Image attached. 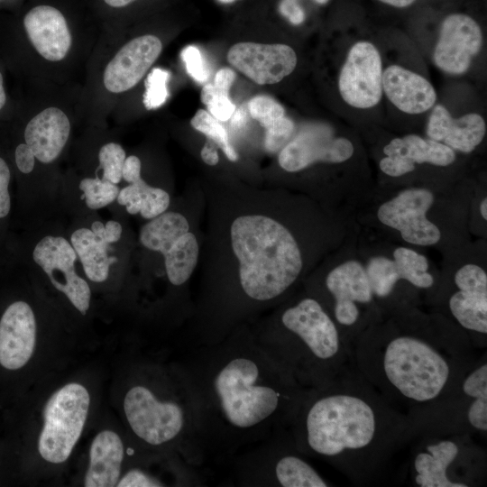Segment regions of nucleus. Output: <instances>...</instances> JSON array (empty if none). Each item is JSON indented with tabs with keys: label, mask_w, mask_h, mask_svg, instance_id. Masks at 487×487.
<instances>
[{
	"label": "nucleus",
	"mask_w": 487,
	"mask_h": 487,
	"mask_svg": "<svg viewBox=\"0 0 487 487\" xmlns=\"http://www.w3.org/2000/svg\"><path fill=\"white\" fill-rule=\"evenodd\" d=\"M456 290L447 299V308L456 326L477 349L486 347L487 274L476 264H465L454 276Z\"/></svg>",
	"instance_id": "9b49d317"
},
{
	"label": "nucleus",
	"mask_w": 487,
	"mask_h": 487,
	"mask_svg": "<svg viewBox=\"0 0 487 487\" xmlns=\"http://www.w3.org/2000/svg\"><path fill=\"white\" fill-rule=\"evenodd\" d=\"M353 153L354 145L348 139L335 137L324 125H311L284 145L278 161L283 170L294 172L316 161L343 162Z\"/></svg>",
	"instance_id": "dca6fc26"
},
{
	"label": "nucleus",
	"mask_w": 487,
	"mask_h": 487,
	"mask_svg": "<svg viewBox=\"0 0 487 487\" xmlns=\"http://www.w3.org/2000/svg\"><path fill=\"white\" fill-rule=\"evenodd\" d=\"M35 156L32 150L26 143L19 144L15 149V162L23 173H30L34 168Z\"/></svg>",
	"instance_id": "de8ad7c7"
},
{
	"label": "nucleus",
	"mask_w": 487,
	"mask_h": 487,
	"mask_svg": "<svg viewBox=\"0 0 487 487\" xmlns=\"http://www.w3.org/2000/svg\"><path fill=\"white\" fill-rule=\"evenodd\" d=\"M70 124L66 114L57 107H48L27 124L24 130L25 143L42 163L56 160L69 136Z\"/></svg>",
	"instance_id": "5701e85b"
},
{
	"label": "nucleus",
	"mask_w": 487,
	"mask_h": 487,
	"mask_svg": "<svg viewBox=\"0 0 487 487\" xmlns=\"http://www.w3.org/2000/svg\"><path fill=\"white\" fill-rule=\"evenodd\" d=\"M234 79V71L229 68H224L216 72L214 79V84L220 87L230 90V87L233 85Z\"/></svg>",
	"instance_id": "8fccbe9b"
},
{
	"label": "nucleus",
	"mask_w": 487,
	"mask_h": 487,
	"mask_svg": "<svg viewBox=\"0 0 487 487\" xmlns=\"http://www.w3.org/2000/svg\"><path fill=\"white\" fill-rule=\"evenodd\" d=\"M315 2H317V4L319 5H325L326 4L329 0H314Z\"/></svg>",
	"instance_id": "13d9d810"
},
{
	"label": "nucleus",
	"mask_w": 487,
	"mask_h": 487,
	"mask_svg": "<svg viewBox=\"0 0 487 487\" xmlns=\"http://www.w3.org/2000/svg\"><path fill=\"white\" fill-rule=\"evenodd\" d=\"M252 464H247L243 477L246 482L280 487H326V480L303 458L289 435L285 443L252 454Z\"/></svg>",
	"instance_id": "9d476101"
},
{
	"label": "nucleus",
	"mask_w": 487,
	"mask_h": 487,
	"mask_svg": "<svg viewBox=\"0 0 487 487\" xmlns=\"http://www.w3.org/2000/svg\"><path fill=\"white\" fill-rule=\"evenodd\" d=\"M253 338L306 391L326 386L353 365L350 346L312 297L287 307L275 328Z\"/></svg>",
	"instance_id": "20e7f679"
},
{
	"label": "nucleus",
	"mask_w": 487,
	"mask_h": 487,
	"mask_svg": "<svg viewBox=\"0 0 487 487\" xmlns=\"http://www.w3.org/2000/svg\"><path fill=\"white\" fill-rule=\"evenodd\" d=\"M381 170L391 177H400L412 171L415 165L406 161L405 159L386 156L380 161Z\"/></svg>",
	"instance_id": "37998d69"
},
{
	"label": "nucleus",
	"mask_w": 487,
	"mask_h": 487,
	"mask_svg": "<svg viewBox=\"0 0 487 487\" xmlns=\"http://www.w3.org/2000/svg\"><path fill=\"white\" fill-rule=\"evenodd\" d=\"M181 59L185 64L188 75L198 82H205L209 78L201 51L193 45L187 46L181 51Z\"/></svg>",
	"instance_id": "ea45409f"
},
{
	"label": "nucleus",
	"mask_w": 487,
	"mask_h": 487,
	"mask_svg": "<svg viewBox=\"0 0 487 487\" xmlns=\"http://www.w3.org/2000/svg\"><path fill=\"white\" fill-rule=\"evenodd\" d=\"M90 405L85 386L68 383L56 391L43 409V425L38 439L40 455L51 464L69 459L81 436Z\"/></svg>",
	"instance_id": "6e6552de"
},
{
	"label": "nucleus",
	"mask_w": 487,
	"mask_h": 487,
	"mask_svg": "<svg viewBox=\"0 0 487 487\" xmlns=\"http://www.w3.org/2000/svg\"><path fill=\"white\" fill-rule=\"evenodd\" d=\"M90 230L96 237L108 244L119 241L122 234V226L115 220H109L105 225L100 221H95L91 225Z\"/></svg>",
	"instance_id": "c03bdc74"
},
{
	"label": "nucleus",
	"mask_w": 487,
	"mask_h": 487,
	"mask_svg": "<svg viewBox=\"0 0 487 487\" xmlns=\"http://www.w3.org/2000/svg\"><path fill=\"white\" fill-rule=\"evenodd\" d=\"M123 407L131 430L145 444L160 447L186 440L202 455L201 418L195 393L182 400L161 399L150 387L136 384L125 393Z\"/></svg>",
	"instance_id": "0eeeda50"
},
{
	"label": "nucleus",
	"mask_w": 487,
	"mask_h": 487,
	"mask_svg": "<svg viewBox=\"0 0 487 487\" xmlns=\"http://www.w3.org/2000/svg\"><path fill=\"white\" fill-rule=\"evenodd\" d=\"M106 4L112 7H123L135 0H104Z\"/></svg>",
	"instance_id": "5fc2aeb1"
},
{
	"label": "nucleus",
	"mask_w": 487,
	"mask_h": 487,
	"mask_svg": "<svg viewBox=\"0 0 487 487\" xmlns=\"http://www.w3.org/2000/svg\"><path fill=\"white\" fill-rule=\"evenodd\" d=\"M468 433L417 435L409 473L418 487H469L485 478L486 454ZM412 439V440H413Z\"/></svg>",
	"instance_id": "423d86ee"
},
{
	"label": "nucleus",
	"mask_w": 487,
	"mask_h": 487,
	"mask_svg": "<svg viewBox=\"0 0 487 487\" xmlns=\"http://www.w3.org/2000/svg\"><path fill=\"white\" fill-rule=\"evenodd\" d=\"M325 287L331 299V310L327 313L352 348L369 325L361 306H370L375 297L366 270L357 261L345 262L328 272Z\"/></svg>",
	"instance_id": "1a4fd4ad"
},
{
	"label": "nucleus",
	"mask_w": 487,
	"mask_h": 487,
	"mask_svg": "<svg viewBox=\"0 0 487 487\" xmlns=\"http://www.w3.org/2000/svg\"><path fill=\"white\" fill-rule=\"evenodd\" d=\"M191 364L204 447L230 449L289 429L308 391L254 340L207 345Z\"/></svg>",
	"instance_id": "f03ea898"
},
{
	"label": "nucleus",
	"mask_w": 487,
	"mask_h": 487,
	"mask_svg": "<svg viewBox=\"0 0 487 487\" xmlns=\"http://www.w3.org/2000/svg\"><path fill=\"white\" fill-rule=\"evenodd\" d=\"M433 202V193L427 188L405 189L381 205L377 216L381 224L398 230L404 241L432 245L441 237L439 228L427 218Z\"/></svg>",
	"instance_id": "f8f14e48"
},
{
	"label": "nucleus",
	"mask_w": 487,
	"mask_h": 487,
	"mask_svg": "<svg viewBox=\"0 0 487 487\" xmlns=\"http://www.w3.org/2000/svg\"><path fill=\"white\" fill-rule=\"evenodd\" d=\"M289 433L299 453L328 463L357 484L380 476L416 436L410 419L354 364L326 386L306 392Z\"/></svg>",
	"instance_id": "7ed1b4c3"
},
{
	"label": "nucleus",
	"mask_w": 487,
	"mask_h": 487,
	"mask_svg": "<svg viewBox=\"0 0 487 487\" xmlns=\"http://www.w3.org/2000/svg\"><path fill=\"white\" fill-rule=\"evenodd\" d=\"M486 133L484 119L476 113L453 118L442 105L433 107L427 125L429 139L443 142L453 150L464 153L473 152L483 140Z\"/></svg>",
	"instance_id": "4be33fe9"
},
{
	"label": "nucleus",
	"mask_w": 487,
	"mask_h": 487,
	"mask_svg": "<svg viewBox=\"0 0 487 487\" xmlns=\"http://www.w3.org/2000/svg\"><path fill=\"white\" fill-rule=\"evenodd\" d=\"M218 1L221 2V3H224V4H230V3H233V2H234L236 0H218Z\"/></svg>",
	"instance_id": "bf43d9fd"
},
{
	"label": "nucleus",
	"mask_w": 487,
	"mask_h": 487,
	"mask_svg": "<svg viewBox=\"0 0 487 487\" xmlns=\"http://www.w3.org/2000/svg\"><path fill=\"white\" fill-rule=\"evenodd\" d=\"M188 229V220L181 214L164 212L141 228L139 238L144 247L164 255Z\"/></svg>",
	"instance_id": "cd10ccee"
},
{
	"label": "nucleus",
	"mask_w": 487,
	"mask_h": 487,
	"mask_svg": "<svg viewBox=\"0 0 487 487\" xmlns=\"http://www.w3.org/2000/svg\"><path fill=\"white\" fill-rule=\"evenodd\" d=\"M166 273L175 286L185 283L191 276L198 258V244L189 231L181 235L163 255Z\"/></svg>",
	"instance_id": "c85d7f7f"
},
{
	"label": "nucleus",
	"mask_w": 487,
	"mask_h": 487,
	"mask_svg": "<svg viewBox=\"0 0 487 487\" xmlns=\"http://www.w3.org/2000/svg\"><path fill=\"white\" fill-rule=\"evenodd\" d=\"M190 124L194 129L212 140L224 152L228 160L232 161L238 160V154L230 143L225 128L211 114L200 109L192 117Z\"/></svg>",
	"instance_id": "2f4dec72"
},
{
	"label": "nucleus",
	"mask_w": 487,
	"mask_h": 487,
	"mask_svg": "<svg viewBox=\"0 0 487 487\" xmlns=\"http://www.w3.org/2000/svg\"><path fill=\"white\" fill-rule=\"evenodd\" d=\"M279 11L294 25L301 24L305 20V12L296 0H282Z\"/></svg>",
	"instance_id": "49530a36"
},
{
	"label": "nucleus",
	"mask_w": 487,
	"mask_h": 487,
	"mask_svg": "<svg viewBox=\"0 0 487 487\" xmlns=\"http://www.w3.org/2000/svg\"><path fill=\"white\" fill-rule=\"evenodd\" d=\"M123 179L132 184L139 179L141 177V161L138 157L131 155L124 161L123 172Z\"/></svg>",
	"instance_id": "09e8293b"
},
{
	"label": "nucleus",
	"mask_w": 487,
	"mask_h": 487,
	"mask_svg": "<svg viewBox=\"0 0 487 487\" xmlns=\"http://www.w3.org/2000/svg\"><path fill=\"white\" fill-rule=\"evenodd\" d=\"M10 170L6 162L0 158V218L6 216L10 211L11 201L8 191Z\"/></svg>",
	"instance_id": "a18cd8bd"
},
{
	"label": "nucleus",
	"mask_w": 487,
	"mask_h": 487,
	"mask_svg": "<svg viewBox=\"0 0 487 487\" xmlns=\"http://www.w3.org/2000/svg\"><path fill=\"white\" fill-rule=\"evenodd\" d=\"M161 50V40L151 34L127 42L105 69L106 88L112 93H122L133 87L158 59Z\"/></svg>",
	"instance_id": "a211bd4d"
},
{
	"label": "nucleus",
	"mask_w": 487,
	"mask_h": 487,
	"mask_svg": "<svg viewBox=\"0 0 487 487\" xmlns=\"http://www.w3.org/2000/svg\"><path fill=\"white\" fill-rule=\"evenodd\" d=\"M398 275L400 280L418 289H429L434 285L433 276L427 272V258L407 247H399L393 253Z\"/></svg>",
	"instance_id": "c756f323"
},
{
	"label": "nucleus",
	"mask_w": 487,
	"mask_h": 487,
	"mask_svg": "<svg viewBox=\"0 0 487 487\" xmlns=\"http://www.w3.org/2000/svg\"><path fill=\"white\" fill-rule=\"evenodd\" d=\"M6 101V96L3 86V76L0 72V109L3 108Z\"/></svg>",
	"instance_id": "6e6d98bb"
},
{
	"label": "nucleus",
	"mask_w": 487,
	"mask_h": 487,
	"mask_svg": "<svg viewBox=\"0 0 487 487\" xmlns=\"http://www.w3.org/2000/svg\"><path fill=\"white\" fill-rule=\"evenodd\" d=\"M214 143L215 142L212 140L207 138L200 152V156L203 161L211 166L216 165L218 162V154Z\"/></svg>",
	"instance_id": "3c124183"
},
{
	"label": "nucleus",
	"mask_w": 487,
	"mask_h": 487,
	"mask_svg": "<svg viewBox=\"0 0 487 487\" xmlns=\"http://www.w3.org/2000/svg\"><path fill=\"white\" fill-rule=\"evenodd\" d=\"M86 205L90 209H99L114 202L118 196L116 184L98 178H85L79 183Z\"/></svg>",
	"instance_id": "473e14b6"
},
{
	"label": "nucleus",
	"mask_w": 487,
	"mask_h": 487,
	"mask_svg": "<svg viewBox=\"0 0 487 487\" xmlns=\"http://www.w3.org/2000/svg\"><path fill=\"white\" fill-rule=\"evenodd\" d=\"M381 58L370 41L354 43L348 51L339 78V93L345 103L355 108L376 106L381 97Z\"/></svg>",
	"instance_id": "ddd939ff"
},
{
	"label": "nucleus",
	"mask_w": 487,
	"mask_h": 487,
	"mask_svg": "<svg viewBox=\"0 0 487 487\" xmlns=\"http://www.w3.org/2000/svg\"><path fill=\"white\" fill-rule=\"evenodd\" d=\"M384 4L395 6V7H406L412 5L415 0H379Z\"/></svg>",
	"instance_id": "864d4df0"
},
{
	"label": "nucleus",
	"mask_w": 487,
	"mask_h": 487,
	"mask_svg": "<svg viewBox=\"0 0 487 487\" xmlns=\"http://www.w3.org/2000/svg\"><path fill=\"white\" fill-rule=\"evenodd\" d=\"M351 350L355 369L410 419L416 436L439 420L481 358L455 324L407 307L386 319L378 311Z\"/></svg>",
	"instance_id": "f257e3e1"
},
{
	"label": "nucleus",
	"mask_w": 487,
	"mask_h": 487,
	"mask_svg": "<svg viewBox=\"0 0 487 487\" xmlns=\"http://www.w3.org/2000/svg\"><path fill=\"white\" fill-rule=\"evenodd\" d=\"M365 270L374 296L380 299L390 297L400 281L394 260L382 256L373 257Z\"/></svg>",
	"instance_id": "7c9ffc66"
},
{
	"label": "nucleus",
	"mask_w": 487,
	"mask_h": 487,
	"mask_svg": "<svg viewBox=\"0 0 487 487\" xmlns=\"http://www.w3.org/2000/svg\"><path fill=\"white\" fill-rule=\"evenodd\" d=\"M117 202L121 206H125L126 210L131 215L140 213L142 207L141 189L137 184H130L119 190Z\"/></svg>",
	"instance_id": "79ce46f5"
},
{
	"label": "nucleus",
	"mask_w": 487,
	"mask_h": 487,
	"mask_svg": "<svg viewBox=\"0 0 487 487\" xmlns=\"http://www.w3.org/2000/svg\"><path fill=\"white\" fill-rule=\"evenodd\" d=\"M232 247L239 261V280L244 294L270 301L291 287L302 270V256L291 233L262 215L237 217L231 225Z\"/></svg>",
	"instance_id": "39448f33"
},
{
	"label": "nucleus",
	"mask_w": 487,
	"mask_h": 487,
	"mask_svg": "<svg viewBox=\"0 0 487 487\" xmlns=\"http://www.w3.org/2000/svg\"><path fill=\"white\" fill-rule=\"evenodd\" d=\"M232 119V124L234 128H241L243 125H244V123L246 121V115L244 110L242 109L238 110L237 112L234 111Z\"/></svg>",
	"instance_id": "603ef678"
},
{
	"label": "nucleus",
	"mask_w": 487,
	"mask_h": 487,
	"mask_svg": "<svg viewBox=\"0 0 487 487\" xmlns=\"http://www.w3.org/2000/svg\"><path fill=\"white\" fill-rule=\"evenodd\" d=\"M28 38L37 52L50 61H60L71 46V34L63 14L50 5H38L23 18Z\"/></svg>",
	"instance_id": "aec40b11"
},
{
	"label": "nucleus",
	"mask_w": 487,
	"mask_h": 487,
	"mask_svg": "<svg viewBox=\"0 0 487 487\" xmlns=\"http://www.w3.org/2000/svg\"><path fill=\"white\" fill-rule=\"evenodd\" d=\"M229 63L259 85L275 84L296 68L297 55L285 44L239 42L227 53Z\"/></svg>",
	"instance_id": "f3484780"
},
{
	"label": "nucleus",
	"mask_w": 487,
	"mask_h": 487,
	"mask_svg": "<svg viewBox=\"0 0 487 487\" xmlns=\"http://www.w3.org/2000/svg\"><path fill=\"white\" fill-rule=\"evenodd\" d=\"M381 86L388 99L407 114L424 113L436 101L435 88L427 79L399 65L382 71Z\"/></svg>",
	"instance_id": "412c9836"
},
{
	"label": "nucleus",
	"mask_w": 487,
	"mask_h": 487,
	"mask_svg": "<svg viewBox=\"0 0 487 487\" xmlns=\"http://www.w3.org/2000/svg\"><path fill=\"white\" fill-rule=\"evenodd\" d=\"M36 320L30 305L12 303L0 319V364L7 370L23 367L36 344Z\"/></svg>",
	"instance_id": "6ab92c4d"
},
{
	"label": "nucleus",
	"mask_w": 487,
	"mask_h": 487,
	"mask_svg": "<svg viewBox=\"0 0 487 487\" xmlns=\"http://www.w3.org/2000/svg\"><path fill=\"white\" fill-rule=\"evenodd\" d=\"M170 72L160 68L153 69L145 79V92L143 95V105L146 109H155L163 105L169 92L167 83L170 78Z\"/></svg>",
	"instance_id": "e433bc0d"
},
{
	"label": "nucleus",
	"mask_w": 487,
	"mask_h": 487,
	"mask_svg": "<svg viewBox=\"0 0 487 487\" xmlns=\"http://www.w3.org/2000/svg\"><path fill=\"white\" fill-rule=\"evenodd\" d=\"M482 45L479 24L469 15L452 14L440 27L433 52V61L441 70L460 75L465 73Z\"/></svg>",
	"instance_id": "2eb2a0df"
},
{
	"label": "nucleus",
	"mask_w": 487,
	"mask_h": 487,
	"mask_svg": "<svg viewBox=\"0 0 487 487\" xmlns=\"http://www.w3.org/2000/svg\"><path fill=\"white\" fill-rule=\"evenodd\" d=\"M164 484L156 477L148 474L141 469H132L120 477L118 487H159Z\"/></svg>",
	"instance_id": "a19ab883"
},
{
	"label": "nucleus",
	"mask_w": 487,
	"mask_h": 487,
	"mask_svg": "<svg viewBox=\"0 0 487 487\" xmlns=\"http://www.w3.org/2000/svg\"><path fill=\"white\" fill-rule=\"evenodd\" d=\"M201 101L208 113L220 122L230 119L235 111V106L229 97V90L214 83H207L202 87Z\"/></svg>",
	"instance_id": "72a5a7b5"
},
{
	"label": "nucleus",
	"mask_w": 487,
	"mask_h": 487,
	"mask_svg": "<svg viewBox=\"0 0 487 487\" xmlns=\"http://www.w3.org/2000/svg\"><path fill=\"white\" fill-rule=\"evenodd\" d=\"M294 131V123L283 116L265 128L264 147L269 152H276L284 147Z\"/></svg>",
	"instance_id": "58836bf2"
},
{
	"label": "nucleus",
	"mask_w": 487,
	"mask_h": 487,
	"mask_svg": "<svg viewBox=\"0 0 487 487\" xmlns=\"http://www.w3.org/2000/svg\"><path fill=\"white\" fill-rule=\"evenodd\" d=\"M125 159V152L118 143L108 142L102 146L98 160L103 170V179L118 184L123 179L122 172Z\"/></svg>",
	"instance_id": "f704fd0d"
},
{
	"label": "nucleus",
	"mask_w": 487,
	"mask_h": 487,
	"mask_svg": "<svg viewBox=\"0 0 487 487\" xmlns=\"http://www.w3.org/2000/svg\"><path fill=\"white\" fill-rule=\"evenodd\" d=\"M461 391L470 398L466 409V424L469 432H487V362L486 354L468 370L460 387Z\"/></svg>",
	"instance_id": "a878e982"
},
{
	"label": "nucleus",
	"mask_w": 487,
	"mask_h": 487,
	"mask_svg": "<svg viewBox=\"0 0 487 487\" xmlns=\"http://www.w3.org/2000/svg\"><path fill=\"white\" fill-rule=\"evenodd\" d=\"M70 244L80 259L87 277L94 282L105 281L109 275L110 266L116 261L115 257L107 253L109 244L87 228L74 231Z\"/></svg>",
	"instance_id": "bb28decb"
},
{
	"label": "nucleus",
	"mask_w": 487,
	"mask_h": 487,
	"mask_svg": "<svg viewBox=\"0 0 487 487\" xmlns=\"http://www.w3.org/2000/svg\"><path fill=\"white\" fill-rule=\"evenodd\" d=\"M480 212L484 220L487 219V198H484L480 205Z\"/></svg>",
	"instance_id": "4d7b16f0"
},
{
	"label": "nucleus",
	"mask_w": 487,
	"mask_h": 487,
	"mask_svg": "<svg viewBox=\"0 0 487 487\" xmlns=\"http://www.w3.org/2000/svg\"><path fill=\"white\" fill-rule=\"evenodd\" d=\"M124 457V446L117 433L109 429L97 433L90 446L84 486H116Z\"/></svg>",
	"instance_id": "b1692460"
},
{
	"label": "nucleus",
	"mask_w": 487,
	"mask_h": 487,
	"mask_svg": "<svg viewBox=\"0 0 487 487\" xmlns=\"http://www.w3.org/2000/svg\"><path fill=\"white\" fill-rule=\"evenodd\" d=\"M386 156L405 159L410 163H430L448 166L455 160V153L447 145L431 139H424L416 134H408L391 140L383 148Z\"/></svg>",
	"instance_id": "393cba45"
},
{
	"label": "nucleus",
	"mask_w": 487,
	"mask_h": 487,
	"mask_svg": "<svg viewBox=\"0 0 487 487\" xmlns=\"http://www.w3.org/2000/svg\"><path fill=\"white\" fill-rule=\"evenodd\" d=\"M251 116L265 129L278 119L285 116L282 106L268 96H256L247 105Z\"/></svg>",
	"instance_id": "4c0bfd02"
},
{
	"label": "nucleus",
	"mask_w": 487,
	"mask_h": 487,
	"mask_svg": "<svg viewBox=\"0 0 487 487\" xmlns=\"http://www.w3.org/2000/svg\"><path fill=\"white\" fill-rule=\"evenodd\" d=\"M132 184H137L141 189L140 214L142 217L152 219L166 211L170 205V196L165 190L149 186L142 178Z\"/></svg>",
	"instance_id": "c9c22d12"
},
{
	"label": "nucleus",
	"mask_w": 487,
	"mask_h": 487,
	"mask_svg": "<svg viewBox=\"0 0 487 487\" xmlns=\"http://www.w3.org/2000/svg\"><path fill=\"white\" fill-rule=\"evenodd\" d=\"M32 258L54 288L86 315L90 306L91 290L75 270L76 253L71 244L61 236H44L34 247Z\"/></svg>",
	"instance_id": "4468645a"
}]
</instances>
